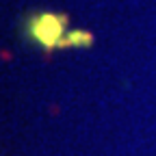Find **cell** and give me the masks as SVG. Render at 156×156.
<instances>
[{"mask_svg": "<svg viewBox=\"0 0 156 156\" xmlns=\"http://www.w3.org/2000/svg\"><path fill=\"white\" fill-rule=\"evenodd\" d=\"M67 17L63 13L56 11H39L33 13L26 20L24 26V37L30 44L44 50H54V48H63L65 35H67Z\"/></svg>", "mask_w": 156, "mask_h": 156, "instance_id": "1", "label": "cell"}, {"mask_svg": "<svg viewBox=\"0 0 156 156\" xmlns=\"http://www.w3.org/2000/svg\"><path fill=\"white\" fill-rule=\"evenodd\" d=\"M93 44V35L87 28H72L65 35L63 48H89Z\"/></svg>", "mask_w": 156, "mask_h": 156, "instance_id": "2", "label": "cell"}]
</instances>
